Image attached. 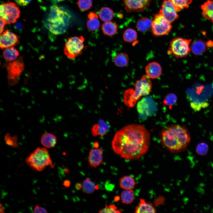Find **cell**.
I'll return each instance as SVG.
<instances>
[{
  "mask_svg": "<svg viewBox=\"0 0 213 213\" xmlns=\"http://www.w3.org/2000/svg\"><path fill=\"white\" fill-rule=\"evenodd\" d=\"M0 34L4 31L5 25L7 24L6 21L2 18L0 17Z\"/></svg>",
  "mask_w": 213,
  "mask_h": 213,
  "instance_id": "41",
  "label": "cell"
},
{
  "mask_svg": "<svg viewBox=\"0 0 213 213\" xmlns=\"http://www.w3.org/2000/svg\"><path fill=\"white\" fill-rule=\"evenodd\" d=\"M113 61L116 66L120 67H123L128 65L129 59L126 54L120 52L117 53L114 57Z\"/></svg>",
  "mask_w": 213,
  "mask_h": 213,
  "instance_id": "25",
  "label": "cell"
},
{
  "mask_svg": "<svg viewBox=\"0 0 213 213\" xmlns=\"http://www.w3.org/2000/svg\"><path fill=\"white\" fill-rule=\"evenodd\" d=\"M75 188L77 190H80L82 188V184L80 183H77L75 185Z\"/></svg>",
  "mask_w": 213,
  "mask_h": 213,
  "instance_id": "45",
  "label": "cell"
},
{
  "mask_svg": "<svg viewBox=\"0 0 213 213\" xmlns=\"http://www.w3.org/2000/svg\"><path fill=\"white\" fill-rule=\"evenodd\" d=\"M99 14L101 20L104 22L110 21L114 17L113 10L107 7L101 8L99 11Z\"/></svg>",
  "mask_w": 213,
  "mask_h": 213,
  "instance_id": "27",
  "label": "cell"
},
{
  "mask_svg": "<svg viewBox=\"0 0 213 213\" xmlns=\"http://www.w3.org/2000/svg\"><path fill=\"white\" fill-rule=\"evenodd\" d=\"M20 13L19 7L14 3L9 2L0 5V17L6 21L7 24L15 23L20 17Z\"/></svg>",
  "mask_w": 213,
  "mask_h": 213,
  "instance_id": "9",
  "label": "cell"
},
{
  "mask_svg": "<svg viewBox=\"0 0 213 213\" xmlns=\"http://www.w3.org/2000/svg\"><path fill=\"white\" fill-rule=\"evenodd\" d=\"M84 38L82 36L68 38L64 49V54L69 58L73 59L81 54L84 48Z\"/></svg>",
  "mask_w": 213,
  "mask_h": 213,
  "instance_id": "7",
  "label": "cell"
},
{
  "mask_svg": "<svg viewBox=\"0 0 213 213\" xmlns=\"http://www.w3.org/2000/svg\"><path fill=\"white\" fill-rule=\"evenodd\" d=\"M4 210L3 206L1 204H0V213L4 212Z\"/></svg>",
  "mask_w": 213,
  "mask_h": 213,
  "instance_id": "47",
  "label": "cell"
},
{
  "mask_svg": "<svg viewBox=\"0 0 213 213\" xmlns=\"http://www.w3.org/2000/svg\"><path fill=\"white\" fill-rule=\"evenodd\" d=\"M177 12L174 4L167 0L164 1L162 3L159 13L171 23L178 18V16Z\"/></svg>",
  "mask_w": 213,
  "mask_h": 213,
  "instance_id": "12",
  "label": "cell"
},
{
  "mask_svg": "<svg viewBox=\"0 0 213 213\" xmlns=\"http://www.w3.org/2000/svg\"><path fill=\"white\" fill-rule=\"evenodd\" d=\"M64 173L66 174H68L69 172V169L68 168H66L64 170Z\"/></svg>",
  "mask_w": 213,
  "mask_h": 213,
  "instance_id": "50",
  "label": "cell"
},
{
  "mask_svg": "<svg viewBox=\"0 0 213 213\" xmlns=\"http://www.w3.org/2000/svg\"><path fill=\"white\" fill-rule=\"evenodd\" d=\"M19 54L18 51L14 46L5 49L3 52L4 59L7 61L11 62L18 58Z\"/></svg>",
  "mask_w": 213,
  "mask_h": 213,
  "instance_id": "23",
  "label": "cell"
},
{
  "mask_svg": "<svg viewBox=\"0 0 213 213\" xmlns=\"http://www.w3.org/2000/svg\"><path fill=\"white\" fill-rule=\"evenodd\" d=\"M203 16L213 23V1L209 0L201 6Z\"/></svg>",
  "mask_w": 213,
  "mask_h": 213,
  "instance_id": "22",
  "label": "cell"
},
{
  "mask_svg": "<svg viewBox=\"0 0 213 213\" xmlns=\"http://www.w3.org/2000/svg\"><path fill=\"white\" fill-rule=\"evenodd\" d=\"M121 197L123 203L129 204L133 201L134 195L132 190H125L121 193Z\"/></svg>",
  "mask_w": 213,
  "mask_h": 213,
  "instance_id": "30",
  "label": "cell"
},
{
  "mask_svg": "<svg viewBox=\"0 0 213 213\" xmlns=\"http://www.w3.org/2000/svg\"><path fill=\"white\" fill-rule=\"evenodd\" d=\"M4 66L7 71L9 85H15L24 71V64L22 57H20L14 61L5 64Z\"/></svg>",
  "mask_w": 213,
  "mask_h": 213,
  "instance_id": "8",
  "label": "cell"
},
{
  "mask_svg": "<svg viewBox=\"0 0 213 213\" xmlns=\"http://www.w3.org/2000/svg\"><path fill=\"white\" fill-rule=\"evenodd\" d=\"M70 183L69 180H67L64 181L63 184L65 187L68 188L70 187Z\"/></svg>",
  "mask_w": 213,
  "mask_h": 213,
  "instance_id": "43",
  "label": "cell"
},
{
  "mask_svg": "<svg viewBox=\"0 0 213 213\" xmlns=\"http://www.w3.org/2000/svg\"><path fill=\"white\" fill-rule=\"evenodd\" d=\"M206 103H197L196 102H192L191 103V107L194 110L196 111L199 110L201 107L203 106H206Z\"/></svg>",
  "mask_w": 213,
  "mask_h": 213,
  "instance_id": "38",
  "label": "cell"
},
{
  "mask_svg": "<svg viewBox=\"0 0 213 213\" xmlns=\"http://www.w3.org/2000/svg\"><path fill=\"white\" fill-rule=\"evenodd\" d=\"M52 2L56 3L63 1L64 0H50Z\"/></svg>",
  "mask_w": 213,
  "mask_h": 213,
  "instance_id": "48",
  "label": "cell"
},
{
  "mask_svg": "<svg viewBox=\"0 0 213 213\" xmlns=\"http://www.w3.org/2000/svg\"><path fill=\"white\" fill-rule=\"evenodd\" d=\"M4 140L6 144L8 146L15 148L18 146V138L16 135L11 136L9 133H7L4 135Z\"/></svg>",
  "mask_w": 213,
  "mask_h": 213,
  "instance_id": "32",
  "label": "cell"
},
{
  "mask_svg": "<svg viewBox=\"0 0 213 213\" xmlns=\"http://www.w3.org/2000/svg\"><path fill=\"white\" fill-rule=\"evenodd\" d=\"M209 150L208 145L205 143L201 142L196 146V153L200 155L204 156L208 153Z\"/></svg>",
  "mask_w": 213,
  "mask_h": 213,
  "instance_id": "36",
  "label": "cell"
},
{
  "mask_svg": "<svg viewBox=\"0 0 213 213\" xmlns=\"http://www.w3.org/2000/svg\"><path fill=\"white\" fill-rule=\"evenodd\" d=\"M98 18L89 19L87 21L86 25L87 28L91 31H95L99 29L100 23Z\"/></svg>",
  "mask_w": 213,
  "mask_h": 213,
  "instance_id": "34",
  "label": "cell"
},
{
  "mask_svg": "<svg viewBox=\"0 0 213 213\" xmlns=\"http://www.w3.org/2000/svg\"><path fill=\"white\" fill-rule=\"evenodd\" d=\"M110 128V125L108 122L103 120H100L97 124L93 126L91 133L94 136L99 135L103 137L106 134Z\"/></svg>",
  "mask_w": 213,
  "mask_h": 213,
  "instance_id": "16",
  "label": "cell"
},
{
  "mask_svg": "<svg viewBox=\"0 0 213 213\" xmlns=\"http://www.w3.org/2000/svg\"><path fill=\"white\" fill-rule=\"evenodd\" d=\"M57 142L56 136L52 134L46 133L42 136L41 142L42 144L46 148H50L54 147Z\"/></svg>",
  "mask_w": 213,
  "mask_h": 213,
  "instance_id": "20",
  "label": "cell"
},
{
  "mask_svg": "<svg viewBox=\"0 0 213 213\" xmlns=\"http://www.w3.org/2000/svg\"><path fill=\"white\" fill-rule=\"evenodd\" d=\"M94 147L96 148H98L99 146V144L97 142H95L93 143Z\"/></svg>",
  "mask_w": 213,
  "mask_h": 213,
  "instance_id": "49",
  "label": "cell"
},
{
  "mask_svg": "<svg viewBox=\"0 0 213 213\" xmlns=\"http://www.w3.org/2000/svg\"><path fill=\"white\" fill-rule=\"evenodd\" d=\"M70 16L57 5L52 6L46 20V27L52 33L59 35L64 33L69 27Z\"/></svg>",
  "mask_w": 213,
  "mask_h": 213,
  "instance_id": "3",
  "label": "cell"
},
{
  "mask_svg": "<svg viewBox=\"0 0 213 213\" xmlns=\"http://www.w3.org/2000/svg\"><path fill=\"white\" fill-rule=\"evenodd\" d=\"M152 22V21L149 18L143 17L138 20L136 27L139 31L145 32L151 28Z\"/></svg>",
  "mask_w": 213,
  "mask_h": 213,
  "instance_id": "26",
  "label": "cell"
},
{
  "mask_svg": "<svg viewBox=\"0 0 213 213\" xmlns=\"http://www.w3.org/2000/svg\"><path fill=\"white\" fill-rule=\"evenodd\" d=\"M120 199V197L119 196H115L114 198V200L115 202L118 201Z\"/></svg>",
  "mask_w": 213,
  "mask_h": 213,
  "instance_id": "46",
  "label": "cell"
},
{
  "mask_svg": "<svg viewBox=\"0 0 213 213\" xmlns=\"http://www.w3.org/2000/svg\"><path fill=\"white\" fill-rule=\"evenodd\" d=\"M154 102L149 98H143L137 103V109L140 116L147 117L154 112Z\"/></svg>",
  "mask_w": 213,
  "mask_h": 213,
  "instance_id": "13",
  "label": "cell"
},
{
  "mask_svg": "<svg viewBox=\"0 0 213 213\" xmlns=\"http://www.w3.org/2000/svg\"><path fill=\"white\" fill-rule=\"evenodd\" d=\"M101 29L103 33L108 36H112L116 33L118 25L116 23L109 21L105 22L101 25Z\"/></svg>",
  "mask_w": 213,
  "mask_h": 213,
  "instance_id": "21",
  "label": "cell"
},
{
  "mask_svg": "<svg viewBox=\"0 0 213 213\" xmlns=\"http://www.w3.org/2000/svg\"><path fill=\"white\" fill-rule=\"evenodd\" d=\"M149 132L143 126L132 124L118 131L112 142V147L117 154L124 159H138L147 151L150 145Z\"/></svg>",
  "mask_w": 213,
  "mask_h": 213,
  "instance_id": "1",
  "label": "cell"
},
{
  "mask_svg": "<svg viewBox=\"0 0 213 213\" xmlns=\"http://www.w3.org/2000/svg\"><path fill=\"white\" fill-rule=\"evenodd\" d=\"M89 19L98 18V15L93 12H90L88 15Z\"/></svg>",
  "mask_w": 213,
  "mask_h": 213,
  "instance_id": "42",
  "label": "cell"
},
{
  "mask_svg": "<svg viewBox=\"0 0 213 213\" xmlns=\"http://www.w3.org/2000/svg\"><path fill=\"white\" fill-rule=\"evenodd\" d=\"M145 70L146 75L152 79H156L159 77L162 72L161 65L155 62L148 64L145 67Z\"/></svg>",
  "mask_w": 213,
  "mask_h": 213,
  "instance_id": "17",
  "label": "cell"
},
{
  "mask_svg": "<svg viewBox=\"0 0 213 213\" xmlns=\"http://www.w3.org/2000/svg\"><path fill=\"white\" fill-rule=\"evenodd\" d=\"M103 152L100 149H91L88 157V162L90 166L96 168L103 164Z\"/></svg>",
  "mask_w": 213,
  "mask_h": 213,
  "instance_id": "15",
  "label": "cell"
},
{
  "mask_svg": "<svg viewBox=\"0 0 213 213\" xmlns=\"http://www.w3.org/2000/svg\"><path fill=\"white\" fill-rule=\"evenodd\" d=\"M191 51L194 55H200L206 50L207 46L206 43L199 39L194 41L191 46Z\"/></svg>",
  "mask_w": 213,
  "mask_h": 213,
  "instance_id": "18",
  "label": "cell"
},
{
  "mask_svg": "<svg viewBox=\"0 0 213 213\" xmlns=\"http://www.w3.org/2000/svg\"><path fill=\"white\" fill-rule=\"evenodd\" d=\"M137 38V33L134 30L129 28L126 29L123 34V40L126 42L131 43L135 41Z\"/></svg>",
  "mask_w": 213,
  "mask_h": 213,
  "instance_id": "28",
  "label": "cell"
},
{
  "mask_svg": "<svg viewBox=\"0 0 213 213\" xmlns=\"http://www.w3.org/2000/svg\"><path fill=\"white\" fill-rule=\"evenodd\" d=\"M156 210L151 203L146 202L144 199H140L139 204L135 207V213H155Z\"/></svg>",
  "mask_w": 213,
  "mask_h": 213,
  "instance_id": "19",
  "label": "cell"
},
{
  "mask_svg": "<svg viewBox=\"0 0 213 213\" xmlns=\"http://www.w3.org/2000/svg\"><path fill=\"white\" fill-rule=\"evenodd\" d=\"M99 213H120L122 212L120 210H117V207L113 205H110L109 206L106 204L105 207L103 209L100 210Z\"/></svg>",
  "mask_w": 213,
  "mask_h": 213,
  "instance_id": "37",
  "label": "cell"
},
{
  "mask_svg": "<svg viewBox=\"0 0 213 213\" xmlns=\"http://www.w3.org/2000/svg\"><path fill=\"white\" fill-rule=\"evenodd\" d=\"M0 35V46L2 49L14 46L20 43L18 36L8 29L4 30Z\"/></svg>",
  "mask_w": 213,
  "mask_h": 213,
  "instance_id": "11",
  "label": "cell"
},
{
  "mask_svg": "<svg viewBox=\"0 0 213 213\" xmlns=\"http://www.w3.org/2000/svg\"><path fill=\"white\" fill-rule=\"evenodd\" d=\"M16 3L18 5L25 7L28 5L32 0H14Z\"/></svg>",
  "mask_w": 213,
  "mask_h": 213,
  "instance_id": "39",
  "label": "cell"
},
{
  "mask_svg": "<svg viewBox=\"0 0 213 213\" xmlns=\"http://www.w3.org/2000/svg\"><path fill=\"white\" fill-rule=\"evenodd\" d=\"M147 75H144L135 84V89L127 90L126 98L131 106L134 105L136 101L142 96L149 94L151 91L152 83Z\"/></svg>",
  "mask_w": 213,
  "mask_h": 213,
  "instance_id": "5",
  "label": "cell"
},
{
  "mask_svg": "<svg viewBox=\"0 0 213 213\" xmlns=\"http://www.w3.org/2000/svg\"><path fill=\"white\" fill-rule=\"evenodd\" d=\"M172 28L171 22L160 13L155 16L152 22L151 31L153 35L156 36L166 35L170 31Z\"/></svg>",
  "mask_w": 213,
  "mask_h": 213,
  "instance_id": "10",
  "label": "cell"
},
{
  "mask_svg": "<svg viewBox=\"0 0 213 213\" xmlns=\"http://www.w3.org/2000/svg\"><path fill=\"white\" fill-rule=\"evenodd\" d=\"M25 161L31 168L39 172L48 166L54 167L49 154L45 147L36 149L26 158Z\"/></svg>",
  "mask_w": 213,
  "mask_h": 213,
  "instance_id": "4",
  "label": "cell"
},
{
  "mask_svg": "<svg viewBox=\"0 0 213 213\" xmlns=\"http://www.w3.org/2000/svg\"><path fill=\"white\" fill-rule=\"evenodd\" d=\"M191 41V39L181 37L173 38L170 43L168 53L177 58L186 57L191 51L190 44Z\"/></svg>",
  "mask_w": 213,
  "mask_h": 213,
  "instance_id": "6",
  "label": "cell"
},
{
  "mask_svg": "<svg viewBox=\"0 0 213 213\" xmlns=\"http://www.w3.org/2000/svg\"><path fill=\"white\" fill-rule=\"evenodd\" d=\"M206 44L207 47L211 48L213 46V41L209 40L206 42Z\"/></svg>",
  "mask_w": 213,
  "mask_h": 213,
  "instance_id": "44",
  "label": "cell"
},
{
  "mask_svg": "<svg viewBox=\"0 0 213 213\" xmlns=\"http://www.w3.org/2000/svg\"><path fill=\"white\" fill-rule=\"evenodd\" d=\"M163 144L172 152H178L185 149L191 139L190 133L184 126L174 125L164 129L161 133Z\"/></svg>",
  "mask_w": 213,
  "mask_h": 213,
  "instance_id": "2",
  "label": "cell"
},
{
  "mask_svg": "<svg viewBox=\"0 0 213 213\" xmlns=\"http://www.w3.org/2000/svg\"><path fill=\"white\" fill-rule=\"evenodd\" d=\"M99 188V187L97 185H96L95 186V189H98Z\"/></svg>",
  "mask_w": 213,
  "mask_h": 213,
  "instance_id": "51",
  "label": "cell"
},
{
  "mask_svg": "<svg viewBox=\"0 0 213 213\" xmlns=\"http://www.w3.org/2000/svg\"><path fill=\"white\" fill-rule=\"evenodd\" d=\"M171 2L175 5L177 12L182 9L187 8L188 5L192 1V0H168Z\"/></svg>",
  "mask_w": 213,
  "mask_h": 213,
  "instance_id": "31",
  "label": "cell"
},
{
  "mask_svg": "<svg viewBox=\"0 0 213 213\" xmlns=\"http://www.w3.org/2000/svg\"><path fill=\"white\" fill-rule=\"evenodd\" d=\"M177 100V97L176 95L173 93H171L166 96L163 103L166 106L170 107L174 105Z\"/></svg>",
  "mask_w": 213,
  "mask_h": 213,
  "instance_id": "35",
  "label": "cell"
},
{
  "mask_svg": "<svg viewBox=\"0 0 213 213\" xmlns=\"http://www.w3.org/2000/svg\"><path fill=\"white\" fill-rule=\"evenodd\" d=\"M77 4L81 11H87L92 7V0H78Z\"/></svg>",
  "mask_w": 213,
  "mask_h": 213,
  "instance_id": "33",
  "label": "cell"
},
{
  "mask_svg": "<svg viewBox=\"0 0 213 213\" xmlns=\"http://www.w3.org/2000/svg\"><path fill=\"white\" fill-rule=\"evenodd\" d=\"M120 185L121 188L127 190H132L135 185L134 179L130 176H125L120 180Z\"/></svg>",
  "mask_w": 213,
  "mask_h": 213,
  "instance_id": "24",
  "label": "cell"
},
{
  "mask_svg": "<svg viewBox=\"0 0 213 213\" xmlns=\"http://www.w3.org/2000/svg\"><path fill=\"white\" fill-rule=\"evenodd\" d=\"M33 213H47L46 209L38 205H36L33 209Z\"/></svg>",
  "mask_w": 213,
  "mask_h": 213,
  "instance_id": "40",
  "label": "cell"
},
{
  "mask_svg": "<svg viewBox=\"0 0 213 213\" xmlns=\"http://www.w3.org/2000/svg\"><path fill=\"white\" fill-rule=\"evenodd\" d=\"M95 183L89 178H87L83 182L82 188L83 192L87 194L93 193L95 189Z\"/></svg>",
  "mask_w": 213,
  "mask_h": 213,
  "instance_id": "29",
  "label": "cell"
},
{
  "mask_svg": "<svg viewBox=\"0 0 213 213\" xmlns=\"http://www.w3.org/2000/svg\"><path fill=\"white\" fill-rule=\"evenodd\" d=\"M151 0H123L126 11L128 12L142 11L149 5Z\"/></svg>",
  "mask_w": 213,
  "mask_h": 213,
  "instance_id": "14",
  "label": "cell"
}]
</instances>
